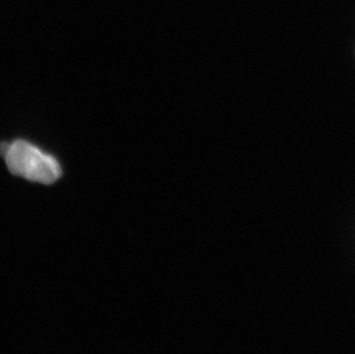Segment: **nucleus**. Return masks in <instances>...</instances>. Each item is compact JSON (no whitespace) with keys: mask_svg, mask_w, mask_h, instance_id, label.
I'll return each mask as SVG.
<instances>
[{"mask_svg":"<svg viewBox=\"0 0 355 354\" xmlns=\"http://www.w3.org/2000/svg\"><path fill=\"white\" fill-rule=\"evenodd\" d=\"M0 152L12 174L31 182L50 185L62 175L59 161L31 142L15 140L1 144Z\"/></svg>","mask_w":355,"mask_h":354,"instance_id":"nucleus-1","label":"nucleus"}]
</instances>
